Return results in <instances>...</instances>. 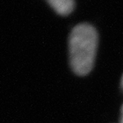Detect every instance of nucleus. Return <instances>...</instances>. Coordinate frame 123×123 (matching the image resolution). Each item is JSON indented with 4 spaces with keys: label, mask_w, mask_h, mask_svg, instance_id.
I'll use <instances>...</instances> for the list:
<instances>
[{
    "label": "nucleus",
    "mask_w": 123,
    "mask_h": 123,
    "mask_svg": "<svg viewBox=\"0 0 123 123\" xmlns=\"http://www.w3.org/2000/svg\"><path fill=\"white\" fill-rule=\"evenodd\" d=\"M48 4L57 14L68 15L74 9V0H47Z\"/></svg>",
    "instance_id": "nucleus-2"
},
{
    "label": "nucleus",
    "mask_w": 123,
    "mask_h": 123,
    "mask_svg": "<svg viewBox=\"0 0 123 123\" xmlns=\"http://www.w3.org/2000/svg\"><path fill=\"white\" fill-rule=\"evenodd\" d=\"M97 30L88 23H80L72 29L68 40L69 61L77 75L88 74L93 68L98 48Z\"/></svg>",
    "instance_id": "nucleus-1"
},
{
    "label": "nucleus",
    "mask_w": 123,
    "mask_h": 123,
    "mask_svg": "<svg viewBox=\"0 0 123 123\" xmlns=\"http://www.w3.org/2000/svg\"><path fill=\"white\" fill-rule=\"evenodd\" d=\"M121 123H123V106L121 109Z\"/></svg>",
    "instance_id": "nucleus-3"
}]
</instances>
